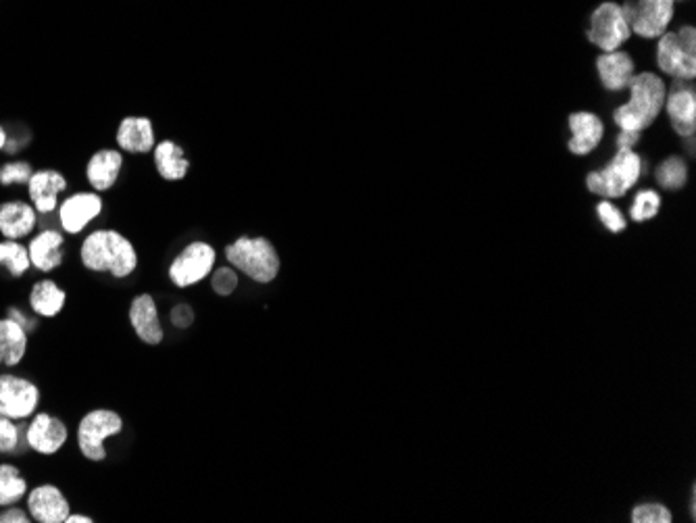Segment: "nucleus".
I'll use <instances>...</instances> for the list:
<instances>
[{
  "mask_svg": "<svg viewBox=\"0 0 696 523\" xmlns=\"http://www.w3.org/2000/svg\"><path fill=\"white\" fill-rule=\"evenodd\" d=\"M632 521L634 523H669L671 513L667 507L651 503V505H640L632 511Z\"/></svg>",
  "mask_w": 696,
  "mask_h": 523,
  "instance_id": "nucleus-33",
  "label": "nucleus"
},
{
  "mask_svg": "<svg viewBox=\"0 0 696 523\" xmlns=\"http://www.w3.org/2000/svg\"><path fill=\"white\" fill-rule=\"evenodd\" d=\"M569 130H571V140H569V151L574 155H588L592 153L599 142L603 140L605 126L603 121L592 115V113H574L569 115Z\"/></svg>",
  "mask_w": 696,
  "mask_h": 523,
  "instance_id": "nucleus-21",
  "label": "nucleus"
},
{
  "mask_svg": "<svg viewBox=\"0 0 696 523\" xmlns=\"http://www.w3.org/2000/svg\"><path fill=\"white\" fill-rule=\"evenodd\" d=\"M26 446L32 453L40 457H53L61 453V448L69 440V428L67 423L48 411H36L28 421H26Z\"/></svg>",
  "mask_w": 696,
  "mask_h": 523,
  "instance_id": "nucleus-10",
  "label": "nucleus"
},
{
  "mask_svg": "<svg viewBox=\"0 0 696 523\" xmlns=\"http://www.w3.org/2000/svg\"><path fill=\"white\" fill-rule=\"evenodd\" d=\"M34 167L28 161H9L0 165V186H21L28 184Z\"/></svg>",
  "mask_w": 696,
  "mask_h": 523,
  "instance_id": "nucleus-30",
  "label": "nucleus"
},
{
  "mask_svg": "<svg viewBox=\"0 0 696 523\" xmlns=\"http://www.w3.org/2000/svg\"><path fill=\"white\" fill-rule=\"evenodd\" d=\"M659 207H661L659 194L655 190H642L634 198V205H632L630 213H632L634 221H646V219H653L659 213Z\"/></svg>",
  "mask_w": 696,
  "mask_h": 523,
  "instance_id": "nucleus-31",
  "label": "nucleus"
},
{
  "mask_svg": "<svg viewBox=\"0 0 696 523\" xmlns=\"http://www.w3.org/2000/svg\"><path fill=\"white\" fill-rule=\"evenodd\" d=\"M632 30L624 17V11L617 3H601L590 17V28L586 32L588 40L599 46L601 51H619V46L630 38Z\"/></svg>",
  "mask_w": 696,
  "mask_h": 523,
  "instance_id": "nucleus-11",
  "label": "nucleus"
},
{
  "mask_svg": "<svg viewBox=\"0 0 696 523\" xmlns=\"http://www.w3.org/2000/svg\"><path fill=\"white\" fill-rule=\"evenodd\" d=\"M0 523H32V517L28 509H21L19 505H9L0 511Z\"/></svg>",
  "mask_w": 696,
  "mask_h": 523,
  "instance_id": "nucleus-36",
  "label": "nucleus"
},
{
  "mask_svg": "<svg viewBox=\"0 0 696 523\" xmlns=\"http://www.w3.org/2000/svg\"><path fill=\"white\" fill-rule=\"evenodd\" d=\"M65 523H94V517L92 515H86V513H69Z\"/></svg>",
  "mask_w": 696,
  "mask_h": 523,
  "instance_id": "nucleus-39",
  "label": "nucleus"
},
{
  "mask_svg": "<svg viewBox=\"0 0 696 523\" xmlns=\"http://www.w3.org/2000/svg\"><path fill=\"white\" fill-rule=\"evenodd\" d=\"M26 421L0 415V455H19L26 446Z\"/></svg>",
  "mask_w": 696,
  "mask_h": 523,
  "instance_id": "nucleus-28",
  "label": "nucleus"
},
{
  "mask_svg": "<svg viewBox=\"0 0 696 523\" xmlns=\"http://www.w3.org/2000/svg\"><path fill=\"white\" fill-rule=\"evenodd\" d=\"M596 71H599V78L607 90L619 92L628 88L634 78V61L626 53L611 51L596 59Z\"/></svg>",
  "mask_w": 696,
  "mask_h": 523,
  "instance_id": "nucleus-24",
  "label": "nucleus"
},
{
  "mask_svg": "<svg viewBox=\"0 0 696 523\" xmlns=\"http://www.w3.org/2000/svg\"><path fill=\"white\" fill-rule=\"evenodd\" d=\"M128 319L134 334L138 340L146 346H159L165 340V330L161 323V313L159 305L155 301L153 294L142 292L132 298L130 309H128Z\"/></svg>",
  "mask_w": 696,
  "mask_h": 523,
  "instance_id": "nucleus-14",
  "label": "nucleus"
},
{
  "mask_svg": "<svg viewBox=\"0 0 696 523\" xmlns=\"http://www.w3.org/2000/svg\"><path fill=\"white\" fill-rule=\"evenodd\" d=\"M105 203L98 192H73L59 203V226L63 234L78 236L103 213Z\"/></svg>",
  "mask_w": 696,
  "mask_h": 523,
  "instance_id": "nucleus-12",
  "label": "nucleus"
},
{
  "mask_svg": "<svg viewBox=\"0 0 696 523\" xmlns=\"http://www.w3.org/2000/svg\"><path fill=\"white\" fill-rule=\"evenodd\" d=\"M7 144H9V134H7V130H5L3 123H0V153L5 151Z\"/></svg>",
  "mask_w": 696,
  "mask_h": 523,
  "instance_id": "nucleus-40",
  "label": "nucleus"
},
{
  "mask_svg": "<svg viewBox=\"0 0 696 523\" xmlns=\"http://www.w3.org/2000/svg\"><path fill=\"white\" fill-rule=\"evenodd\" d=\"M169 321H171V326L184 332L188 328L194 326V321H196V313L194 309L188 305V303H178V305H173L171 311H169Z\"/></svg>",
  "mask_w": 696,
  "mask_h": 523,
  "instance_id": "nucleus-35",
  "label": "nucleus"
},
{
  "mask_svg": "<svg viewBox=\"0 0 696 523\" xmlns=\"http://www.w3.org/2000/svg\"><path fill=\"white\" fill-rule=\"evenodd\" d=\"M628 88L632 94L630 101L615 111L613 119L619 130L642 132L653 126V121L665 107L667 86L655 73H638L630 80Z\"/></svg>",
  "mask_w": 696,
  "mask_h": 523,
  "instance_id": "nucleus-2",
  "label": "nucleus"
},
{
  "mask_svg": "<svg viewBox=\"0 0 696 523\" xmlns=\"http://www.w3.org/2000/svg\"><path fill=\"white\" fill-rule=\"evenodd\" d=\"M40 401L42 392L34 380L11 371L0 373V415L28 421L40 409Z\"/></svg>",
  "mask_w": 696,
  "mask_h": 523,
  "instance_id": "nucleus-8",
  "label": "nucleus"
},
{
  "mask_svg": "<svg viewBox=\"0 0 696 523\" xmlns=\"http://www.w3.org/2000/svg\"><path fill=\"white\" fill-rule=\"evenodd\" d=\"M688 180V171L684 161L671 157L667 161H663L657 169V182L659 186H663L665 190H680Z\"/></svg>",
  "mask_w": 696,
  "mask_h": 523,
  "instance_id": "nucleus-29",
  "label": "nucleus"
},
{
  "mask_svg": "<svg viewBox=\"0 0 696 523\" xmlns=\"http://www.w3.org/2000/svg\"><path fill=\"white\" fill-rule=\"evenodd\" d=\"M117 146L121 151L132 155H148L153 153L157 144L155 138V126L148 117H126L121 119L117 128Z\"/></svg>",
  "mask_w": 696,
  "mask_h": 523,
  "instance_id": "nucleus-19",
  "label": "nucleus"
},
{
  "mask_svg": "<svg viewBox=\"0 0 696 523\" xmlns=\"http://www.w3.org/2000/svg\"><path fill=\"white\" fill-rule=\"evenodd\" d=\"M38 228V211L26 201H7L0 205V236L7 240H26Z\"/></svg>",
  "mask_w": 696,
  "mask_h": 523,
  "instance_id": "nucleus-18",
  "label": "nucleus"
},
{
  "mask_svg": "<svg viewBox=\"0 0 696 523\" xmlns=\"http://www.w3.org/2000/svg\"><path fill=\"white\" fill-rule=\"evenodd\" d=\"M32 267L40 273H53L65 261V236L59 230H40L28 242Z\"/></svg>",
  "mask_w": 696,
  "mask_h": 523,
  "instance_id": "nucleus-16",
  "label": "nucleus"
},
{
  "mask_svg": "<svg viewBox=\"0 0 696 523\" xmlns=\"http://www.w3.org/2000/svg\"><path fill=\"white\" fill-rule=\"evenodd\" d=\"M123 417L113 409H92L78 421L76 442L80 455L90 463L107 461V440L123 432Z\"/></svg>",
  "mask_w": 696,
  "mask_h": 523,
  "instance_id": "nucleus-4",
  "label": "nucleus"
},
{
  "mask_svg": "<svg viewBox=\"0 0 696 523\" xmlns=\"http://www.w3.org/2000/svg\"><path fill=\"white\" fill-rule=\"evenodd\" d=\"M26 507L36 523H65L71 513V503L57 484H38L30 488Z\"/></svg>",
  "mask_w": 696,
  "mask_h": 523,
  "instance_id": "nucleus-13",
  "label": "nucleus"
},
{
  "mask_svg": "<svg viewBox=\"0 0 696 523\" xmlns=\"http://www.w3.org/2000/svg\"><path fill=\"white\" fill-rule=\"evenodd\" d=\"M211 290L219 296H232L238 288V271L232 265L211 271Z\"/></svg>",
  "mask_w": 696,
  "mask_h": 523,
  "instance_id": "nucleus-32",
  "label": "nucleus"
},
{
  "mask_svg": "<svg viewBox=\"0 0 696 523\" xmlns=\"http://www.w3.org/2000/svg\"><path fill=\"white\" fill-rule=\"evenodd\" d=\"M30 348V332L11 317H0V367H17Z\"/></svg>",
  "mask_w": 696,
  "mask_h": 523,
  "instance_id": "nucleus-23",
  "label": "nucleus"
},
{
  "mask_svg": "<svg viewBox=\"0 0 696 523\" xmlns=\"http://www.w3.org/2000/svg\"><path fill=\"white\" fill-rule=\"evenodd\" d=\"M7 317H11V319H15L17 323H19V326L21 328H26L28 332H34L36 328H38V323L34 321V315L30 317L26 311H23V309H19V307H9V311H7Z\"/></svg>",
  "mask_w": 696,
  "mask_h": 523,
  "instance_id": "nucleus-37",
  "label": "nucleus"
},
{
  "mask_svg": "<svg viewBox=\"0 0 696 523\" xmlns=\"http://www.w3.org/2000/svg\"><path fill=\"white\" fill-rule=\"evenodd\" d=\"M0 267L15 280L28 276L32 269L28 244H23V240H0Z\"/></svg>",
  "mask_w": 696,
  "mask_h": 523,
  "instance_id": "nucleus-27",
  "label": "nucleus"
},
{
  "mask_svg": "<svg viewBox=\"0 0 696 523\" xmlns=\"http://www.w3.org/2000/svg\"><path fill=\"white\" fill-rule=\"evenodd\" d=\"M640 171L642 161L632 148H619L617 155L611 159L607 167L590 173L586 184L588 190L594 194L605 198H619L638 182Z\"/></svg>",
  "mask_w": 696,
  "mask_h": 523,
  "instance_id": "nucleus-6",
  "label": "nucleus"
},
{
  "mask_svg": "<svg viewBox=\"0 0 696 523\" xmlns=\"http://www.w3.org/2000/svg\"><path fill=\"white\" fill-rule=\"evenodd\" d=\"M28 186V198L38 215H51L59 207V196L67 190V178L57 169H38L32 173Z\"/></svg>",
  "mask_w": 696,
  "mask_h": 523,
  "instance_id": "nucleus-15",
  "label": "nucleus"
},
{
  "mask_svg": "<svg viewBox=\"0 0 696 523\" xmlns=\"http://www.w3.org/2000/svg\"><path fill=\"white\" fill-rule=\"evenodd\" d=\"M215 261H217V253L209 242H203V240L190 242L188 246L182 248L178 257L169 263L167 278L180 290L192 288L211 276V271L215 269Z\"/></svg>",
  "mask_w": 696,
  "mask_h": 523,
  "instance_id": "nucleus-7",
  "label": "nucleus"
},
{
  "mask_svg": "<svg viewBox=\"0 0 696 523\" xmlns=\"http://www.w3.org/2000/svg\"><path fill=\"white\" fill-rule=\"evenodd\" d=\"M228 263L257 284H269L278 278L282 261L267 238L242 236L226 246Z\"/></svg>",
  "mask_w": 696,
  "mask_h": 523,
  "instance_id": "nucleus-3",
  "label": "nucleus"
},
{
  "mask_svg": "<svg viewBox=\"0 0 696 523\" xmlns=\"http://www.w3.org/2000/svg\"><path fill=\"white\" fill-rule=\"evenodd\" d=\"M667 115L671 119V126L682 136L692 138L696 130V94L690 86L680 80L674 88H671L669 96L665 98Z\"/></svg>",
  "mask_w": 696,
  "mask_h": 523,
  "instance_id": "nucleus-17",
  "label": "nucleus"
},
{
  "mask_svg": "<svg viewBox=\"0 0 696 523\" xmlns=\"http://www.w3.org/2000/svg\"><path fill=\"white\" fill-rule=\"evenodd\" d=\"M80 263L92 273L126 280L138 269V251L134 242L117 230H94L80 246Z\"/></svg>",
  "mask_w": 696,
  "mask_h": 523,
  "instance_id": "nucleus-1",
  "label": "nucleus"
},
{
  "mask_svg": "<svg viewBox=\"0 0 696 523\" xmlns=\"http://www.w3.org/2000/svg\"><path fill=\"white\" fill-rule=\"evenodd\" d=\"M121 167L123 155L117 148H101V151H96L86 163V180L90 188L98 194L111 190L121 176Z\"/></svg>",
  "mask_w": 696,
  "mask_h": 523,
  "instance_id": "nucleus-20",
  "label": "nucleus"
},
{
  "mask_svg": "<svg viewBox=\"0 0 696 523\" xmlns=\"http://www.w3.org/2000/svg\"><path fill=\"white\" fill-rule=\"evenodd\" d=\"M596 213H599V219L603 221V226L609 230V232H624L626 230V219L624 215H621V211L617 207H613L609 201H603L599 203V207H596Z\"/></svg>",
  "mask_w": 696,
  "mask_h": 523,
  "instance_id": "nucleus-34",
  "label": "nucleus"
},
{
  "mask_svg": "<svg viewBox=\"0 0 696 523\" xmlns=\"http://www.w3.org/2000/svg\"><path fill=\"white\" fill-rule=\"evenodd\" d=\"M640 140V132H630V130H621V134L617 136V146L619 148H634V144Z\"/></svg>",
  "mask_w": 696,
  "mask_h": 523,
  "instance_id": "nucleus-38",
  "label": "nucleus"
},
{
  "mask_svg": "<svg viewBox=\"0 0 696 523\" xmlns=\"http://www.w3.org/2000/svg\"><path fill=\"white\" fill-rule=\"evenodd\" d=\"M153 159L157 173L167 182H180L188 176L190 161L184 155V148L178 146L173 140H163L155 144Z\"/></svg>",
  "mask_w": 696,
  "mask_h": 523,
  "instance_id": "nucleus-25",
  "label": "nucleus"
},
{
  "mask_svg": "<svg viewBox=\"0 0 696 523\" xmlns=\"http://www.w3.org/2000/svg\"><path fill=\"white\" fill-rule=\"evenodd\" d=\"M30 492V482L15 463H0V509L17 505Z\"/></svg>",
  "mask_w": 696,
  "mask_h": 523,
  "instance_id": "nucleus-26",
  "label": "nucleus"
},
{
  "mask_svg": "<svg viewBox=\"0 0 696 523\" xmlns=\"http://www.w3.org/2000/svg\"><path fill=\"white\" fill-rule=\"evenodd\" d=\"M657 63L663 73L676 80H694L696 76V30L684 26L678 32L659 36Z\"/></svg>",
  "mask_w": 696,
  "mask_h": 523,
  "instance_id": "nucleus-5",
  "label": "nucleus"
},
{
  "mask_svg": "<svg viewBox=\"0 0 696 523\" xmlns=\"http://www.w3.org/2000/svg\"><path fill=\"white\" fill-rule=\"evenodd\" d=\"M674 7L676 0H628L621 11L634 34L653 40L667 32Z\"/></svg>",
  "mask_w": 696,
  "mask_h": 523,
  "instance_id": "nucleus-9",
  "label": "nucleus"
},
{
  "mask_svg": "<svg viewBox=\"0 0 696 523\" xmlns=\"http://www.w3.org/2000/svg\"><path fill=\"white\" fill-rule=\"evenodd\" d=\"M67 305V292L51 278L32 284L28 294V307L40 319H55Z\"/></svg>",
  "mask_w": 696,
  "mask_h": 523,
  "instance_id": "nucleus-22",
  "label": "nucleus"
}]
</instances>
